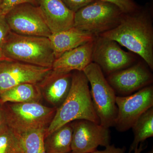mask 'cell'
Returning <instances> with one entry per match:
<instances>
[{"instance_id": "4dcf8cb0", "label": "cell", "mask_w": 153, "mask_h": 153, "mask_svg": "<svg viewBox=\"0 0 153 153\" xmlns=\"http://www.w3.org/2000/svg\"><path fill=\"white\" fill-rule=\"evenodd\" d=\"M3 0H0V5L1 4Z\"/></svg>"}, {"instance_id": "30bf717a", "label": "cell", "mask_w": 153, "mask_h": 153, "mask_svg": "<svg viewBox=\"0 0 153 153\" xmlns=\"http://www.w3.org/2000/svg\"><path fill=\"white\" fill-rule=\"evenodd\" d=\"M52 69L13 60L0 61V94L22 83L38 84Z\"/></svg>"}, {"instance_id": "d6986e66", "label": "cell", "mask_w": 153, "mask_h": 153, "mask_svg": "<svg viewBox=\"0 0 153 153\" xmlns=\"http://www.w3.org/2000/svg\"><path fill=\"white\" fill-rule=\"evenodd\" d=\"M134 134L133 141L128 153H131L139 145L153 136V107L140 116L132 127Z\"/></svg>"}, {"instance_id": "83f0119b", "label": "cell", "mask_w": 153, "mask_h": 153, "mask_svg": "<svg viewBox=\"0 0 153 153\" xmlns=\"http://www.w3.org/2000/svg\"><path fill=\"white\" fill-rule=\"evenodd\" d=\"M146 146L144 147L142 143L140 144V146L138 147L135 149L134 150V153H141L145 149Z\"/></svg>"}, {"instance_id": "d4e9b609", "label": "cell", "mask_w": 153, "mask_h": 153, "mask_svg": "<svg viewBox=\"0 0 153 153\" xmlns=\"http://www.w3.org/2000/svg\"><path fill=\"white\" fill-rule=\"evenodd\" d=\"M71 10L74 13L87 5L88 4L93 2L96 0H62Z\"/></svg>"}, {"instance_id": "4fadbf2b", "label": "cell", "mask_w": 153, "mask_h": 153, "mask_svg": "<svg viewBox=\"0 0 153 153\" xmlns=\"http://www.w3.org/2000/svg\"><path fill=\"white\" fill-rule=\"evenodd\" d=\"M72 73L52 70L38 83L43 98L57 109L68 95L71 87Z\"/></svg>"}, {"instance_id": "2e32d148", "label": "cell", "mask_w": 153, "mask_h": 153, "mask_svg": "<svg viewBox=\"0 0 153 153\" xmlns=\"http://www.w3.org/2000/svg\"><path fill=\"white\" fill-rule=\"evenodd\" d=\"M49 38L55 59L65 52L93 41L95 36L73 27L68 30L51 34Z\"/></svg>"}, {"instance_id": "484cf974", "label": "cell", "mask_w": 153, "mask_h": 153, "mask_svg": "<svg viewBox=\"0 0 153 153\" xmlns=\"http://www.w3.org/2000/svg\"><path fill=\"white\" fill-rule=\"evenodd\" d=\"M125 147H117L115 145H109L105 147L103 150H96L91 153H126Z\"/></svg>"}, {"instance_id": "5bb4252c", "label": "cell", "mask_w": 153, "mask_h": 153, "mask_svg": "<svg viewBox=\"0 0 153 153\" xmlns=\"http://www.w3.org/2000/svg\"><path fill=\"white\" fill-rule=\"evenodd\" d=\"M39 6L51 34L74 27L75 13L62 0H41Z\"/></svg>"}, {"instance_id": "f546056e", "label": "cell", "mask_w": 153, "mask_h": 153, "mask_svg": "<svg viewBox=\"0 0 153 153\" xmlns=\"http://www.w3.org/2000/svg\"><path fill=\"white\" fill-rule=\"evenodd\" d=\"M145 153H153V150H151L150 151H149V152H147Z\"/></svg>"}, {"instance_id": "7402d4cb", "label": "cell", "mask_w": 153, "mask_h": 153, "mask_svg": "<svg viewBox=\"0 0 153 153\" xmlns=\"http://www.w3.org/2000/svg\"><path fill=\"white\" fill-rule=\"evenodd\" d=\"M41 0H3L0 5V13L6 16L9 11L19 5L29 4L39 6Z\"/></svg>"}, {"instance_id": "5b68a950", "label": "cell", "mask_w": 153, "mask_h": 153, "mask_svg": "<svg viewBox=\"0 0 153 153\" xmlns=\"http://www.w3.org/2000/svg\"><path fill=\"white\" fill-rule=\"evenodd\" d=\"M82 71L90 84L91 100L100 124L108 128L114 127L117 114L115 91L96 63L91 62Z\"/></svg>"}, {"instance_id": "ac0fdd59", "label": "cell", "mask_w": 153, "mask_h": 153, "mask_svg": "<svg viewBox=\"0 0 153 153\" xmlns=\"http://www.w3.org/2000/svg\"><path fill=\"white\" fill-rule=\"evenodd\" d=\"M72 122L62 126L44 140L46 153H68L71 152Z\"/></svg>"}, {"instance_id": "8fae6325", "label": "cell", "mask_w": 153, "mask_h": 153, "mask_svg": "<svg viewBox=\"0 0 153 153\" xmlns=\"http://www.w3.org/2000/svg\"><path fill=\"white\" fill-rule=\"evenodd\" d=\"M92 61L109 75L128 66L133 58L115 41L97 36L94 39Z\"/></svg>"}, {"instance_id": "ffe728a7", "label": "cell", "mask_w": 153, "mask_h": 153, "mask_svg": "<svg viewBox=\"0 0 153 153\" xmlns=\"http://www.w3.org/2000/svg\"><path fill=\"white\" fill-rule=\"evenodd\" d=\"M46 129L35 130L16 134L20 140L23 153H46L44 140Z\"/></svg>"}, {"instance_id": "9a60e30c", "label": "cell", "mask_w": 153, "mask_h": 153, "mask_svg": "<svg viewBox=\"0 0 153 153\" xmlns=\"http://www.w3.org/2000/svg\"><path fill=\"white\" fill-rule=\"evenodd\" d=\"M94 41H89L63 53L54 60L52 70L61 73L83 71L88 65L92 62Z\"/></svg>"}, {"instance_id": "44dd1931", "label": "cell", "mask_w": 153, "mask_h": 153, "mask_svg": "<svg viewBox=\"0 0 153 153\" xmlns=\"http://www.w3.org/2000/svg\"><path fill=\"white\" fill-rule=\"evenodd\" d=\"M0 153H23L19 137L7 126L0 131Z\"/></svg>"}, {"instance_id": "3957f363", "label": "cell", "mask_w": 153, "mask_h": 153, "mask_svg": "<svg viewBox=\"0 0 153 153\" xmlns=\"http://www.w3.org/2000/svg\"><path fill=\"white\" fill-rule=\"evenodd\" d=\"M11 60L52 68L55 55L49 38L19 35L11 31L1 48Z\"/></svg>"}, {"instance_id": "7a4b0ae2", "label": "cell", "mask_w": 153, "mask_h": 153, "mask_svg": "<svg viewBox=\"0 0 153 153\" xmlns=\"http://www.w3.org/2000/svg\"><path fill=\"white\" fill-rule=\"evenodd\" d=\"M79 120L100 124L91 100L87 77L83 71H75L72 74L68 95L56 109L55 116L46 129L45 137L62 126Z\"/></svg>"}, {"instance_id": "52a82bcc", "label": "cell", "mask_w": 153, "mask_h": 153, "mask_svg": "<svg viewBox=\"0 0 153 153\" xmlns=\"http://www.w3.org/2000/svg\"><path fill=\"white\" fill-rule=\"evenodd\" d=\"M117 114L114 127L119 132L131 128L145 112L153 107V88L148 85L126 96H117Z\"/></svg>"}, {"instance_id": "7c38bea8", "label": "cell", "mask_w": 153, "mask_h": 153, "mask_svg": "<svg viewBox=\"0 0 153 153\" xmlns=\"http://www.w3.org/2000/svg\"><path fill=\"white\" fill-rule=\"evenodd\" d=\"M152 79L147 69L137 64L109 74L107 81L114 90L126 95L148 86Z\"/></svg>"}, {"instance_id": "8992f818", "label": "cell", "mask_w": 153, "mask_h": 153, "mask_svg": "<svg viewBox=\"0 0 153 153\" xmlns=\"http://www.w3.org/2000/svg\"><path fill=\"white\" fill-rule=\"evenodd\" d=\"M123 13L111 3L96 0L75 13L74 27L98 36L116 27Z\"/></svg>"}, {"instance_id": "4316f807", "label": "cell", "mask_w": 153, "mask_h": 153, "mask_svg": "<svg viewBox=\"0 0 153 153\" xmlns=\"http://www.w3.org/2000/svg\"><path fill=\"white\" fill-rule=\"evenodd\" d=\"M7 126V125L4 105L0 103V131Z\"/></svg>"}, {"instance_id": "e0dca14e", "label": "cell", "mask_w": 153, "mask_h": 153, "mask_svg": "<svg viewBox=\"0 0 153 153\" xmlns=\"http://www.w3.org/2000/svg\"><path fill=\"white\" fill-rule=\"evenodd\" d=\"M43 99L38 84L26 83L19 84L0 94V103L41 102Z\"/></svg>"}, {"instance_id": "ba28073f", "label": "cell", "mask_w": 153, "mask_h": 153, "mask_svg": "<svg viewBox=\"0 0 153 153\" xmlns=\"http://www.w3.org/2000/svg\"><path fill=\"white\" fill-rule=\"evenodd\" d=\"M6 19L11 31L16 34L47 38L52 34L39 6L19 5L9 11Z\"/></svg>"}, {"instance_id": "9c48e42d", "label": "cell", "mask_w": 153, "mask_h": 153, "mask_svg": "<svg viewBox=\"0 0 153 153\" xmlns=\"http://www.w3.org/2000/svg\"><path fill=\"white\" fill-rule=\"evenodd\" d=\"M72 153H91L99 146L105 147L110 144L109 128L85 120L72 122Z\"/></svg>"}, {"instance_id": "603a6c76", "label": "cell", "mask_w": 153, "mask_h": 153, "mask_svg": "<svg viewBox=\"0 0 153 153\" xmlns=\"http://www.w3.org/2000/svg\"><path fill=\"white\" fill-rule=\"evenodd\" d=\"M111 3L117 6L123 13H131L138 10V7L132 0H100Z\"/></svg>"}, {"instance_id": "277c9868", "label": "cell", "mask_w": 153, "mask_h": 153, "mask_svg": "<svg viewBox=\"0 0 153 153\" xmlns=\"http://www.w3.org/2000/svg\"><path fill=\"white\" fill-rule=\"evenodd\" d=\"M4 106L7 125L18 134L47 129L56 111L55 108L45 106L41 102H8Z\"/></svg>"}, {"instance_id": "f1b7e54d", "label": "cell", "mask_w": 153, "mask_h": 153, "mask_svg": "<svg viewBox=\"0 0 153 153\" xmlns=\"http://www.w3.org/2000/svg\"><path fill=\"white\" fill-rule=\"evenodd\" d=\"M10 59L7 58V57L4 55L1 49H0V61H2V60H9Z\"/></svg>"}, {"instance_id": "6da1fadb", "label": "cell", "mask_w": 153, "mask_h": 153, "mask_svg": "<svg viewBox=\"0 0 153 153\" xmlns=\"http://www.w3.org/2000/svg\"><path fill=\"white\" fill-rule=\"evenodd\" d=\"M123 13L118 25L98 36L116 42L139 55L153 69V32L146 14Z\"/></svg>"}, {"instance_id": "cb8c5ba5", "label": "cell", "mask_w": 153, "mask_h": 153, "mask_svg": "<svg viewBox=\"0 0 153 153\" xmlns=\"http://www.w3.org/2000/svg\"><path fill=\"white\" fill-rule=\"evenodd\" d=\"M11 31L6 20V16L0 13V49Z\"/></svg>"}, {"instance_id": "1f68e13d", "label": "cell", "mask_w": 153, "mask_h": 153, "mask_svg": "<svg viewBox=\"0 0 153 153\" xmlns=\"http://www.w3.org/2000/svg\"><path fill=\"white\" fill-rule=\"evenodd\" d=\"M72 153L71 152H69V153Z\"/></svg>"}]
</instances>
